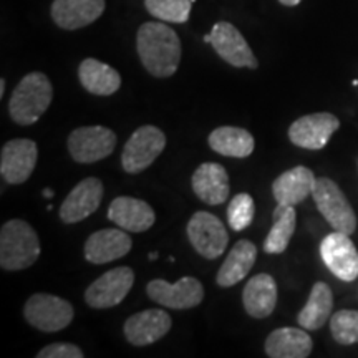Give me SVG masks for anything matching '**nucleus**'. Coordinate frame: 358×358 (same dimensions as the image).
<instances>
[{"label":"nucleus","mask_w":358,"mask_h":358,"mask_svg":"<svg viewBox=\"0 0 358 358\" xmlns=\"http://www.w3.org/2000/svg\"><path fill=\"white\" fill-rule=\"evenodd\" d=\"M136 50L148 73L168 78L176 73L181 62V42L178 34L161 22H146L136 34Z\"/></svg>","instance_id":"obj_1"},{"label":"nucleus","mask_w":358,"mask_h":358,"mask_svg":"<svg viewBox=\"0 0 358 358\" xmlns=\"http://www.w3.org/2000/svg\"><path fill=\"white\" fill-rule=\"evenodd\" d=\"M53 98V87L47 75L32 71L25 75L12 92L8 101V113L17 124L29 127L37 123L48 110Z\"/></svg>","instance_id":"obj_2"},{"label":"nucleus","mask_w":358,"mask_h":358,"mask_svg":"<svg viewBox=\"0 0 358 358\" xmlns=\"http://www.w3.org/2000/svg\"><path fill=\"white\" fill-rule=\"evenodd\" d=\"M40 256L37 232L29 222L12 219L0 231V267L15 272L34 266Z\"/></svg>","instance_id":"obj_3"},{"label":"nucleus","mask_w":358,"mask_h":358,"mask_svg":"<svg viewBox=\"0 0 358 358\" xmlns=\"http://www.w3.org/2000/svg\"><path fill=\"white\" fill-rule=\"evenodd\" d=\"M313 201L325 221L334 227V231L343 234H353L357 229V216L350 201L342 189L329 178H317L315 187L312 191Z\"/></svg>","instance_id":"obj_4"},{"label":"nucleus","mask_w":358,"mask_h":358,"mask_svg":"<svg viewBox=\"0 0 358 358\" xmlns=\"http://www.w3.org/2000/svg\"><path fill=\"white\" fill-rule=\"evenodd\" d=\"M25 320L42 332L53 334L66 329L73 320V307L52 294H34L24 307Z\"/></svg>","instance_id":"obj_5"},{"label":"nucleus","mask_w":358,"mask_h":358,"mask_svg":"<svg viewBox=\"0 0 358 358\" xmlns=\"http://www.w3.org/2000/svg\"><path fill=\"white\" fill-rule=\"evenodd\" d=\"M166 148V134L153 124L140 127L127 141L122 153L123 169L129 174L145 171Z\"/></svg>","instance_id":"obj_6"},{"label":"nucleus","mask_w":358,"mask_h":358,"mask_svg":"<svg viewBox=\"0 0 358 358\" xmlns=\"http://www.w3.org/2000/svg\"><path fill=\"white\" fill-rule=\"evenodd\" d=\"M187 239L199 256L217 259L229 244V234L222 221L211 213L198 211L187 222Z\"/></svg>","instance_id":"obj_7"},{"label":"nucleus","mask_w":358,"mask_h":358,"mask_svg":"<svg viewBox=\"0 0 358 358\" xmlns=\"http://www.w3.org/2000/svg\"><path fill=\"white\" fill-rule=\"evenodd\" d=\"M116 134L105 127L77 128L69 136L70 156L77 163L92 164L101 161L115 151Z\"/></svg>","instance_id":"obj_8"},{"label":"nucleus","mask_w":358,"mask_h":358,"mask_svg":"<svg viewBox=\"0 0 358 358\" xmlns=\"http://www.w3.org/2000/svg\"><path fill=\"white\" fill-rule=\"evenodd\" d=\"M146 292L151 301L176 310L198 307L204 299V287L196 277H182L174 284L163 279H155L148 284Z\"/></svg>","instance_id":"obj_9"},{"label":"nucleus","mask_w":358,"mask_h":358,"mask_svg":"<svg viewBox=\"0 0 358 358\" xmlns=\"http://www.w3.org/2000/svg\"><path fill=\"white\" fill-rule=\"evenodd\" d=\"M134 284L131 267H116L105 272L85 292V301L92 308H111L122 303Z\"/></svg>","instance_id":"obj_10"},{"label":"nucleus","mask_w":358,"mask_h":358,"mask_svg":"<svg viewBox=\"0 0 358 358\" xmlns=\"http://www.w3.org/2000/svg\"><path fill=\"white\" fill-rule=\"evenodd\" d=\"M322 261L337 279L353 282L358 277V250L350 236L335 231L322 241Z\"/></svg>","instance_id":"obj_11"},{"label":"nucleus","mask_w":358,"mask_h":358,"mask_svg":"<svg viewBox=\"0 0 358 358\" xmlns=\"http://www.w3.org/2000/svg\"><path fill=\"white\" fill-rule=\"evenodd\" d=\"M340 128V120L332 113H312L295 120L289 128V140L303 150L319 151L327 146Z\"/></svg>","instance_id":"obj_12"},{"label":"nucleus","mask_w":358,"mask_h":358,"mask_svg":"<svg viewBox=\"0 0 358 358\" xmlns=\"http://www.w3.org/2000/svg\"><path fill=\"white\" fill-rule=\"evenodd\" d=\"M209 35H211L209 43L213 45V48L224 62L237 66V69L256 70L259 66L257 58L250 50L243 34L229 22H217Z\"/></svg>","instance_id":"obj_13"},{"label":"nucleus","mask_w":358,"mask_h":358,"mask_svg":"<svg viewBox=\"0 0 358 358\" xmlns=\"http://www.w3.org/2000/svg\"><path fill=\"white\" fill-rule=\"evenodd\" d=\"M38 150L35 141L17 138L6 143L0 153V174L8 185H22L32 176Z\"/></svg>","instance_id":"obj_14"},{"label":"nucleus","mask_w":358,"mask_h":358,"mask_svg":"<svg viewBox=\"0 0 358 358\" xmlns=\"http://www.w3.org/2000/svg\"><path fill=\"white\" fill-rule=\"evenodd\" d=\"M171 317L161 308H148L138 312L124 322V337L134 347H145L158 342L171 330Z\"/></svg>","instance_id":"obj_15"},{"label":"nucleus","mask_w":358,"mask_h":358,"mask_svg":"<svg viewBox=\"0 0 358 358\" xmlns=\"http://www.w3.org/2000/svg\"><path fill=\"white\" fill-rule=\"evenodd\" d=\"M103 199V185L98 178H87L80 181L69 192L60 206V219L65 224L83 221L100 208Z\"/></svg>","instance_id":"obj_16"},{"label":"nucleus","mask_w":358,"mask_h":358,"mask_svg":"<svg viewBox=\"0 0 358 358\" xmlns=\"http://www.w3.org/2000/svg\"><path fill=\"white\" fill-rule=\"evenodd\" d=\"M131 237L122 229H101L93 232L85 243V259L92 264H108L122 259L131 250Z\"/></svg>","instance_id":"obj_17"},{"label":"nucleus","mask_w":358,"mask_h":358,"mask_svg":"<svg viewBox=\"0 0 358 358\" xmlns=\"http://www.w3.org/2000/svg\"><path fill=\"white\" fill-rule=\"evenodd\" d=\"M105 12V0H55L52 19L64 30L83 29L100 19Z\"/></svg>","instance_id":"obj_18"},{"label":"nucleus","mask_w":358,"mask_h":358,"mask_svg":"<svg viewBox=\"0 0 358 358\" xmlns=\"http://www.w3.org/2000/svg\"><path fill=\"white\" fill-rule=\"evenodd\" d=\"M192 191L209 206L224 204L229 198V174L221 164L203 163L191 178Z\"/></svg>","instance_id":"obj_19"},{"label":"nucleus","mask_w":358,"mask_h":358,"mask_svg":"<svg viewBox=\"0 0 358 358\" xmlns=\"http://www.w3.org/2000/svg\"><path fill=\"white\" fill-rule=\"evenodd\" d=\"M108 219L128 232H145L153 227L156 214L146 201L120 196L110 204Z\"/></svg>","instance_id":"obj_20"},{"label":"nucleus","mask_w":358,"mask_h":358,"mask_svg":"<svg viewBox=\"0 0 358 358\" xmlns=\"http://www.w3.org/2000/svg\"><path fill=\"white\" fill-rule=\"evenodd\" d=\"M315 174L306 166H295L289 171L282 173L272 182V194L277 204L295 206L302 203L315 187Z\"/></svg>","instance_id":"obj_21"},{"label":"nucleus","mask_w":358,"mask_h":358,"mask_svg":"<svg viewBox=\"0 0 358 358\" xmlns=\"http://www.w3.org/2000/svg\"><path fill=\"white\" fill-rule=\"evenodd\" d=\"M245 312L254 319H266L277 303V284L268 274H257L245 284L243 292Z\"/></svg>","instance_id":"obj_22"},{"label":"nucleus","mask_w":358,"mask_h":358,"mask_svg":"<svg viewBox=\"0 0 358 358\" xmlns=\"http://www.w3.org/2000/svg\"><path fill=\"white\" fill-rule=\"evenodd\" d=\"M313 342L306 330L284 327L266 340V353L271 358H306L312 353Z\"/></svg>","instance_id":"obj_23"},{"label":"nucleus","mask_w":358,"mask_h":358,"mask_svg":"<svg viewBox=\"0 0 358 358\" xmlns=\"http://www.w3.org/2000/svg\"><path fill=\"white\" fill-rule=\"evenodd\" d=\"M78 78L87 92L98 96L113 95L122 87V77L118 71L96 58H87L80 64Z\"/></svg>","instance_id":"obj_24"},{"label":"nucleus","mask_w":358,"mask_h":358,"mask_svg":"<svg viewBox=\"0 0 358 358\" xmlns=\"http://www.w3.org/2000/svg\"><path fill=\"white\" fill-rule=\"evenodd\" d=\"M257 259V248L250 241H237L219 268L216 282L221 287H232L249 274Z\"/></svg>","instance_id":"obj_25"},{"label":"nucleus","mask_w":358,"mask_h":358,"mask_svg":"<svg viewBox=\"0 0 358 358\" xmlns=\"http://www.w3.org/2000/svg\"><path fill=\"white\" fill-rule=\"evenodd\" d=\"M334 308L332 289L325 282H317L308 295V301L297 315V322L306 330H319L329 320Z\"/></svg>","instance_id":"obj_26"},{"label":"nucleus","mask_w":358,"mask_h":358,"mask_svg":"<svg viewBox=\"0 0 358 358\" xmlns=\"http://www.w3.org/2000/svg\"><path fill=\"white\" fill-rule=\"evenodd\" d=\"M209 146L217 155L248 158L254 151V136L244 128L221 127L209 134Z\"/></svg>","instance_id":"obj_27"},{"label":"nucleus","mask_w":358,"mask_h":358,"mask_svg":"<svg viewBox=\"0 0 358 358\" xmlns=\"http://www.w3.org/2000/svg\"><path fill=\"white\" fill-rule=\"evenodd\" d=\"M295 226H297V213L294 206L279 204L274 209V224L264 241V252L282 254L289 248Z\"/></svg>","instance_id":"obj_28"},{"label":"nucleus","mask_w":358,"mask_h":358,"mask_svg":"<svg viewBox=\"0 0 358 358\" xmlns=\"http://www.w3.org/2000/svg\"><path fill=\"white\" fill-rule=\"evenodd\" d=\"M192 0H145L146 10L156 19L171 24H185L189 19Z\"/></svg>","instance_id":"obj_29"},{"label":"nucleus","mask_w":358,"mask_h":358,"mask_svg":"<svg viewBox=\"0 0 358 358\" xmlns=\"http://www.w3.org/2000/svg\"><path fill=\"white\" fill-rule=\"evenodd\" d=\"M330 332L340 345L358 343V310H338L330 319Z\"/></svg>","instance_id":"obj_30"},{"label":"nucleus","mask_w":358,"mask_h":358,"mask_svg":"<svg viewBox=\"0 0 358 358\" xmlns=\"http://www.w3.org/2000/svg\"><path fill=\"white\" fill-rule=\"evenodd\" d=\"M254 214H256V204H254L252 196L248 192H241L232 198L227 208V222L232 227V231L241 232L248 229L252 222Z\"/></svg>","instance_id":"obj_31"},{"label":"nucleus","mask_w":358,"mask_h":358,"mask_svg":"<svg viewBox=\"0 0 358 358\" xmlns=\"http://www.w3.org/2000/svg\"><path fill=\"white\" fill-rule=\"evenodd\" d=\"M37 358H83V352L73 343H52L42 348Z\"/></svg>","instance_id":"obj_32"},{"label":"nucleus","mask_w":358,"mask_h":358,"mask_svg":"<svg viewBox=\"0 0 358 358\" xmlns=\"http://www.w3.org/2000/svg\"><path fill=\"white\" fill-rule=\"evenodd\" d=\"M279 2L282 3V6H285V7H295V6H299V3H301L302 0H279Z\"/></svg>","instance_id":"obj_33"},{"label":"nucleus","mask_w":358,"mask_h":358,"mask_svg":"<svg viewBox=\"0 0 358 358\" xmlns=\"http://www.w3.org/2000/svg\"><path fill=\"white\" fill-rule=\"evenodd\" d=\"M3 93H6V80L0 78V98L3 96Z\"/></svg>","instance_id":"obj_34"},{"label":"nucleus","mask_w":358,"mask_h":358,"mask_svg":"<svg viewBox=\"0 0 358 358\" xmlns=\"http://www.w3.org/2000/svg\"><path fill=\"white\" fill-rule=\"evenodd\" d=\"M43 194H45V196H48V198H52V196H53L50 189H45V191H43Z\"/></svg>","instance_id":"obj_35"},{"label":"nucleus","mask_w":358,"mask_h":358,"mask_svg":"<svg viewBox=\"0 0 358 358\" xmlns=\"http://www.w3.org/2000/svg\"><path fill=\"white\" fill-rule=\"evenodd\" d=\"M156 257H158V252H151V254H150V259H151V261H155Z\"/></svg>","instance_id":"obj_36"}]
</instances>
